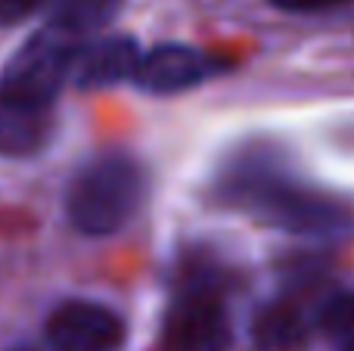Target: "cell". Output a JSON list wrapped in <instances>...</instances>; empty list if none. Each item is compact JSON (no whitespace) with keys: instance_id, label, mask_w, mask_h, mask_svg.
Masks as SVG:
<instances>
[{"instance_id":"obj_12","label":"cell","mask_w":354,"mask_h":351,"mask_svg":"<svg viewBox=\"0 0 354 351\" xmlns=\"http://www.w3.org/2000/svg\"><path fill=\"white\" fill-rule=\"evenodd\" d=\"M53 0H0V25H16L25 22L28 16L47 10Z\"/></svg>"},{"instance_id":"obj_2","label":"cell","mask_w":354,"mask_h":351,"mask_svg":"<svg viewBox=\"0 0 354 351\" xmlns=\"http://www.w3.org/2000/svg\"><path fill=\"white\" fill-rule=\"evenodd\" d=\"M147 196V174L140 162L122 153H109L87 162L66 193V215L84 236L118 234Z\"/></svg>"},{"instance_id":"obj_6","label":"cell","mask_w":354,"mask_h":351,"mask_svg":"<svg viewBox=\"0 0 354 351\" xmlns=\"http://www.w3.org/2000/svg\"><path fill=\"white\" fill-rule=\"evenodd\" d=\"M218 68V59H208L202 50L189 47V44H156L153 50L143 53L134 84L156 97H171V93L199 87Z\"/></svg>"},{"instance_id":"obj_1","label":"cell","mask_w":354,"mask_h":351,"mask_svg":"<svg viewBox=\"0 0 354 351\" xmlns=\"http://www.w3.org/2000/svg\"><path fill=\"white\" fill-rule=\"evenodd\" d=\"M214 199L295 236H330L354 224L345 199L299 178L274 149H243L233 155L214 178Z\"/></svg>"},{"instance_id":"obj_4","label":"cell","mask_w":354,"mask_h":351,"mask_svg":"<svg viewBox=\"0 0 354 351\" xmlns=\"http://www.w3.org/2000/svg\"><path fill=\"white\" fill-rule=\"evenodd\" d=\"M84 44L87 41H78L66 31L44 25L6 59L3 72H0V87L16 97L31 99V103L53 106L66 81L72 78Z\"/></svg>"},{"instance_id":"obj_13","label":"cell","mask_w":354,"mask_h":351,"mask_svg":"<svg viewBox=\"0 0 354 351\" xmlns=\"http://www.w3.org/2000/svg\"><path fill=\"white\" fill-rule=\"evenodd\" d=\"M270 3L286 12H317V10H333V6L351 3V0H270Z\"/></svg>"},{"instance_id":"obj_7","label":"cell","mask_w":354,"mask_h":351,"mask_svg":"<svg viewBox=\"0 0 354 351\" xmlns=\"http://www.w3.org/2000/svg\"><path fill=\"white\" fill-rule=\"evenodd\" d=\"M143 50L131 35H109L100 41H87L75 62L72 81L81 91H103L124 81H134L140 72Z\"/></svg>"},{"instance_id":"obj_14","label":"cell","mask_w":354,"mask_h":351,"mask_svg":"<svg viewBox=\"0 0 354 351\" xmlns=\"http://www.w3.org/2000/svg\"><path fill=\"white\" fill-rule=\"evenodd\" d=\"M19 351H31V348H19Z\"/></svg>"},{"instance_id":"obj_5","label":"cell","mask_w":354,"mask_h":351,"mask_svg":"<svg viewBox=\"0 0 354 351\" xmlns=\"http://www.w3.org/2000/svg\"><path fill=\"white\" fill-rule=\"evenodd\" d=\"M44 339L50 351H118L124 345V321L100 302L68 298L50 311Z\"/></svg>"},{"instance_id":"obj_10","label":"cell","mask_w":354,"mask_h":351,"mask_svg":"<svg viewBox=\"0 0 354 351\" xmlns=\"http://www.w3.org/2000/svg\"><path fill=\"white\" fill-rule=\"evenodd\" d=\"M124 0H53L47 6V22L50 28H59L66 35L87 41L97 35L100 28L112 22L122 12Z\"/></svg>"},{"instance_id":"obj_9","label":"cell","mask_w":354,"mask_h":351,"mask_svg":"<svg viewBox=\"0 0 354 351\" xmlns=\"http://www.w3.org/2000/svg\"><path fill=\"white\" fill-rule=\"evenodd\" d=\"M252 339L261 351H299L308 342L305 314L292 302H270L252 317Z\"/></svg>"},{"instance_id":"obj_11","label":"cell","mask_w":354,"mask_h":351,"mask_svg":"<svg viewBox=\"0 0 354 351\" xmlns=\"http://www.w3.org/2000/svg\"><path fill=\"white\" fill-rule=\"evenodd\" d=\"M314 323L336 351H354V290L333 292L317 308Z\"/></svg>"},{"instance_id":"obj_3","label":"cell","mask_w":354,"mask_h":351,"mask_svg":"<svg viewBox=\"0 0 354 351\" xmlns=\"http://www.w3.org/2000/svg\"><path fill=\"white\" fill-rule=\"evenodd\" d=\"M230 345L233 323L224 302V277L218 267L189 265L162 321L159 351H227Z\"/></svg>"},{"instance_id":"obj_8","label":"cell","mask_w":354,"mask_h":351,"mask_svg":"<svg viewBox=\"0 0 354 351\" xmlns=\"http://www.w3.org/2000/svg\"><path fill=\"white\" fill-rule=\"evenodd\" d=\"M53 106L31 103L0 87V155L25 159L41 153L53 137Z\"/></svg>"}]
</instances>
